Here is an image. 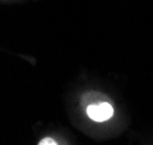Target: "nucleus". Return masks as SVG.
I'll list each match as a JSON object with an SVG mask.
<instances>
[{
  "mask_svg": "<svg viewBox=\"0 0 153 145\" xmlns=\"http://www.w3.org/2000/svg\"><path fill=\"white\" fill-rule=\"evenodd\" d=\"M86 114L92 121L96 122H105L109 120L113 114V106L107 101H101L98 104H90L86 107Z\"/></svg>",
  "mask_w": 153,
  "mask_h": 145,
  "instance_id": "obj_1",
  "label": "nucleus"
},
{
  "mask_svg": "<svg viewBox=\"0 0 153 145\" xmlns=\"http://www.w3.org/2000/svg\"><path fill=\"white\" fill-rule=\"evenodd\" d=\"M38 145H58V143H56V141H55V139H53V138L45 137V138H43V139L39 142Z\"/></svg>",
  "mask_w": 153,
  "mask_h": 145,
  "instance_id": "obj_2",
  "label": "nucleus"
}]
</instances>
